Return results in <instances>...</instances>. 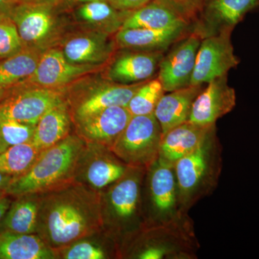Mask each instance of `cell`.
<instances>
[{"label":"cell","mask_w":259,"mask_h":259,"mask_svg":"<svg viewBox=\"0 0 259 259\" xmlns=\"http://www.w3.org/2000/svg\"><path fill=\"white\" fill-rule=\"evenodd\" d=\"M64 100L62 88L20 83L10 88L9 94L0 102V120H13L36 125L49 109Z\"/></svg>","instance_id":"ba28073f"},{"label":"cell","mask_w":259,"mask_h":259,"mask_svg":"<svg viewBox=\"0 0 259 259\" xmlns=\"http://www.w3.org/2000/svg\"><path fill=\"white\" fill-rule=\"evenodd\" d=\"M10 89H5L0 88V102L9 94Z\"/></svg>","instance_id":"ab89813d"},{"label":"cell","mask_w":259,"mask_h":259,"mask_svg":"<svg viewBox=\"0 0 259 259\" xmlns=\"http://www.w3.org/2000/svg\"><path fill=\"white\" fill-rule=\"evenodd\" d=\"M212 126H201L190 121L174 127L162 136L158 160L174 167L181 158L193 151L203 141Z\"/></svg>","instance_id":"d6986e66"},{"label":"cell","mask_w":259,"mask_h":259,"mask_svg":"<svg viewBox=\"0 0 259 259\" xmlns=\"http://www.w3.org/2000/svg\"><path fill=\"white\" fill-rule=\"evenodd\" d=\"M20 3L21 0H0V14H9L13 8Z\"/></svg>","instance_id":"8d00e7d4"},{"label":"cell","mask_w":259,"mask_h":259,"mask_svg":"<svg viewBox=\"0 0 259 259\" xmlns=\"http://www.w3.org/2000/svg\"><path fill=\"white\" fill-rule=\"evenodd\" d=\"M258 7V0H206L201 10L205 26L197 30L206 36L226 29L233 28L243 20L247 13Z\"/></svg>","instance_id":"ffe728a7"},{"label":"cell","mask_w":259,"mask_h":259,"mask_svg":"<svg viewBox=\"0 0 259 259\" xmlns=\"http://www.w3.org/2000/svg\"><path fill=\"white\" fill-rule=\"evenodd\" d=\"M164 94V90L158 77L148 80L138 89L126 107L132 116L153 114Z\"/></svg>","instance_id":"4dcf8cb0"},{"label":"cell","mask_w":259,"mask_h":259,"mask_svg":"<svg viewBox=\"0 0 259 259\" xmlns=\"http://www.w3.org/2000/svg\"><path fill=\"white\" fill-rule=\"evenodd\" d=\"M159 51H130L114 59L107 71V79L122 84L144 82L158 71L163 58Z\"/></svg>","instance_id":"e0dca14e"},{"label":"cell","mask_w":259,"mask_h":259,"mask_svg":"<svg viewBox=\"0 0 259 259\" xmlns=\"http://www.w3.org/2000/svg\"><path fill=\"white\" fill-rule=\"evenodd\" d=\"M171 4L185 15L189 20L195 18L205 3L206 0H168Z\"/></svg>","instance_id":"836d02e7"},{"label":"cell","mask_w":259,"mask_h":259,"mask_svg":"<svg viewBox=\"0 0 259 259\" xmlns=\"http://www.w3.org/2000/svg\"><path fill=\"white\" fill-rule=\"evenodd\" d=\"M25 47L10 15L0 14V59L15 55Z\"/></svg>","instance_id":"d6a6232c"},{"label":"cell","mask_w":259,"mask_h":259,"mask_svg":"<svg viewBox=\"0 0 259 259\" xmlns=\"http://www.w3.org/2000/svg\"><path fill=\"white\" fill-rule=\"evenodd\" d=\"M44 51L25 47L0 61V88L10 89L23 83L35 72Z\"/></svg>","instance_id":"83f0119b"},{"label":"cell","mask_w":259,"mask_h":259,"mask_svg":"<svg viewBox=\"0 0 259 259\" xmlns=\"http://www.w3.org/2000/svg\"><path fill=\"white\" fill-rule=\"evenodd\" d=\"M13 179V177L0 171V196L5 194V190Z\"/></svg>","instance_id":"74e56055"},{"label":"cell","mask_w":259,"mask_h":259,"mask_svg":"<svg viewBox=\"0 0 259 259\" xmlns=\"http://www.w3.org/2000/svg\"><path fill=\"white\" fill-rule=\"evenodd\" d=\"M222 167V146L214 125L193 151L174 166L184 212L188 214L201 199L214 192L219 184Z\"/></svg>","instance_id":"277c9868"},{"label":"cell","mask_w":259,"mask_h":259,"mask_svg":"<svg viewBox=\"0 0 259 259\" xmlns=\"http://www.w3.org/2000/svg\"><path fill=\"white\" fill-rule=\"evenodd\" d=\"M162 136L154 114L132 116L110 150L127 166L147 169L158 160Z\"/></svg>","instance_id":"52a82bcc"},{"label":"cell","mask_w":259,"mask_h":259,"mask_svg":"<svg viewBox=\"0 0 259 259\" xmlns=\"http://www.w3.org/2000/svg\"><path fill=\"white\" fill-rule=\"evenodd\" d=\"M54 5L23 2L10 12L25 47L44 52L57 38L59 30L52 10Z\"/></svg>","instance_id":"9c48e42d"},{"label":"cell","mask_w":259,"mask_h":259,"mask_svg":"<svg viewBox=\"0 0 259 259\" xmlns=\"http://www.w3.org/2000/svg\"><path fill=\"white\" fill-rule=\"evenodd\" d=\"M100 66L73 64L66 59L60 49L50 48L42 53L35 72L21 83L44 88H64L81 76L96 71Z\"/></svg>","instance_id":"5bb4252c"},{"label":"cell","mask_w":259,"mask_h":259,"mask_svg":"<svg viewBox=\"0 0 259 259\" xmlns=\"http://www.w3.org/2000/svg\"><path fill=\"white\" fill-rule=\"evenodd\" d=\"M56 252L36 233L0 231V259H54Z\"/></svg>","instance_id":"d4e9b609"},{"label":"cell","mask_w":259,"mask_h":259,"mask_svg":"<svg viewBox=\"0 0 259 259\" xmlns=\"http://www.w3.org/2000/svg\"><path fill=\"white\" fill-rule=\"evenodd\" d=\"M146 171L129 166L120 180L100 192L102 233L115 243L119 258L145 228L142 186Z\"/></svg>","instance_id":"7a4b0ae2"},{"label":"cell","mask_w":259,"mask_h":259,"mask_svg":"<svg viewBox=\"0 0 259 259\" xmlns=\"http://www.w3.org/2000/svg\"><path fill=\"white\" fill-rule=\"evenodd\" d=\"M73 1L78 2V3H89V2L100 1V0H73ZM105 1H107V0H105Z\"/></svg>","instance_id":"60d3db41"},{"label":"cell","mask_w":259,"mask_h":259,"mask_svg":"<svg viewBox=\"0 0 259 259\" xmlns=\"http://www.w3.org/2000/svg\"><path fill=\"white\" fill-rule=\"evenodd\" d=\"M202 38V34L196 30L179 40L170 52L163 56L158 67V79L165 93L190 86Z\"/></svg>","instance_id":"4fadbf2b"},{"label":"cell","mask_w":259,"mask_h":259,"mask_svg":"<svg viewBox=\"0 0 259 259\" xmlns=\"http://www.w3.org/2000/svg\"><path fill=\"white\" fill-rule=\"evenodd\" d=\"M22 3H48L55 4L58 0H21Z\"/></svg>","instance_id":"f35d334b"},{"label":"cell","mask_w":259,"mask_h":259,"mask_svg":"<svg viewBox=\"0 0 259 259\" xmlns=\"http://www.w3.org/2000/svg\"><path fill=\"white\" fill-rule=\"evenodd\" d=\"M258 7H259V0H258Z\"/></svg>","instance_id":"b9f144b4"},{"label":"cell","mask_w":259,"mask_h":259,"mask_svg":"<svg viewBox=\"0 0 259 259\" xmlns=\"http://www.w3.org/2000/svg\"><path fill=\"white\" fill-rule=\"evenodd\" d=\"M199 248L194 232L174 226L146 228L126 247L121 258L195 259Z\"/></svg>","instance_id":"8992f818"},{"label":"cell","mask_w":259,"mask_h":259,"mask_svg":"<svg viewBox=\"0 0 259 259\" xmlns=\"http://www.w3.org/2000/svg\"><path fill=\"white\" fill-rule=\"evenodd\" d=\"M236 105L234 89L228 84L227 76L207 83L192 105L189 121L201 126L215 125L218 119L231 112Z\"/></svg>","instance_id":"2e32d148"},{"label":"cell","mask_w":259,"mask_h":259,"mask_svg":"<svg viewBox=\"0 0 259 259\" xmlns=\"http://www.w3.org/2000/svg\"><path fill=\"white\" fill-rule=\"evenodd\" d=\"M116 10L130 12L148 4L153 0H107Z\"/></svg>","instance_id":"e575fe53"},{"label":"cell","mask_w":259,"mask_h":259,"mask_svg":"<svg viewBox=\"0 0 259 259\" xmlns=\"http://www.w3.org/2000/svg\"><path fill=\"white\" fill-rule=\"evenodd\" d=\"M110 35L91 31L69 37L62 47L63 54L69 62L101 66L113 52Z\"/></svg>","instance_id":"44dd1931"},{"label":"cell","mask_w":259,"mask_h":259,"mask_svg":"<svg viewBox=\"0 0 259 259\" xmlns=\"http://www.w3.org/2000/svg\"><path fill=\"white\" fill-rule=\"evenodd\" d=\"M127 13L116 10L107 1L100 0L83 3L76 15L93 31L111 35L122 28Z\"/></svg>","instance_id":"4316f807"},{"label":"cell","mask_w":259,"mask_h":259,"mask_svg":"<svg viewBox=\"0 0 259 259\" xmlns=\"http://www.w3.org/2000/svg\"><path fill=\"white\" fill-rule=\"evenodd\" d=\"M190 20L168 0H153L127 12L121 29L148 28L168 30L187 28Z\"/></svg>","instance_id":"ac0fdd59"},{"label":"cell","mask_w":259,"mask_h":259,"mask_svg":"<svg viewBox=\"0 0 259 259\" xmlns=\"http://www.w3.org/2000/svg\"><path fill=\"white\" fill-rule=\"evenodd\" d=\"M131 117L126 107H108L74 122L75 134L86 144L100 145L111 149Z\"/></svg>","instance_id":"9a60e30c"},{"label":"cell","mask_w":259,"mask_h":259,"mask_svg":"<svg viewBox=\"0 0 259 259\" xmlns=\"http://www.w3.org/2000/svg\"><path fill=\"white\" fill-rule=\"evenodd\" d=\"M186 28H177L168 30L120 29L116 33L115 42L120 49L163 52L174 42L183 37Z\"/></svg>","instance_id":"603a6c76"},{"label":"cell","mask_w":259,"mask_h":259,"mask_svg":"<svg viewBox=\"0 0 259 259\" xmlns=\"http://www.w3.org/2000/svg\"><path fill=\"white\" fill-rule=\"evenodd\" d=\"M40 202V194L16 197L5 214L0 231L21 234L36 233Z\"/></svg>","instance_id":"484cf974"},{"label":"cell","mask_w":259,"mask_h":259,"mask_svg":"<svg viewBox=\"0 0 259 259\" xmlns=\"http://www.w3.org/2000/svg\"><path fill=\"white\" fill-rule=\"evenodd\" d=\"M85 146L75 134L44 150L26 173L12 180L5 194L16 197L42 194L72 182Z\"/></svg>","instance_id":"3957f363"},{"label":"cell","mask_w":259,"mask_h":259,"mask_svg":"<svg viewBox=\"0 0 259 259\" xmlns=\"http://www.w3.org/2000/svg\"><path fill=\"white\" fill-rule=\"evenodd\" d=\"M128 168L110 148L86 144L79 159L75 181L101 192L120 180Z\"/></svg>","instance_id":"7c38bea8"},{"label":"cell","mask_w":259,"mask_h":259,"mask_svg":"<svg viewBox=\"0 0 259 259\" xmlns=\"http://www.w3.org/2000/svg\"><path fill=\"white\" fill-rule=\"evenodd\" d=\"M92 237L82 238L58 250V258L106 259L111 258L112 256L119 258L118 250L113 241L108 240L103 243L92 239Z\"/></svg>","instance_id":"f546056e"},{"label":"cell","mask_w":259,"mask_h":259,"mask_svg":"<svg viewBox=\"0 0 259 259\" xmlns=\"http://www.w3.org/2000/svg\"><path fill=\"white\" fill-rule=\"evenodd\" d=\"M144 82L122 84L106 79L83 87L81 91L73 94L67 102L73 123L108 107H126Z\"/></svg>","instance_id":"8fae6325"},{"label":"cell","mask_w":259,"mask_h":259,"mask_svg":"<svg viewBox=\"0 0 259 259\" xmlns=\"http://www.w3.org/2000/svg\"><path fill=\"white\" fill-rule=\"evenodd\" d=\"M35 125L13 120H0V153L16 145L30 142Z\"/></svg>","instance_id":"1f68e13d"},{"label":"cell","mask_w":259,"mask_h":259,"mask_svg":"<svg viewBox=\"0 0 259 259\" xmlns=\"http://www.w3.org/2000/svg\"><path fill=\"white\" fill-rule=\"evenodd\" d=\"M142 207L145 228L174 226L194 232L192 219L181 207L174 167L158 160L145 174Z\"/></svg>","instance_id":"5b68a950"},{"label":"cell","mask_w":259,"mask_h":259,"mask_svg":"<svg viewBox=\"0 0 259 259\" xmlns=\"http://www.w3.org/2000/svg\"><path fill=\"white\" fill-rule=\"evenodd\" d=\"M40 195L36 234L56 252L102 233L100 192L74 180Z\"/></svg>","instance_id":"6da1fadb"},{"label":"cell","mask_w":259,"mask_h":259,"mask_svg":"<svg viewBox=\"0 0 259 259\" xmlns=\"http://www.w3.org/2000/svg\"><path fill=\"white\" fill-rule=\"evenodd\" d=\"M40 152L32 141L8 148L0 153V171L13 178L22 176L31 168Z\"/></svg>","instance_id":"f1b7e54d"},{"label":"cell","mask_w":259,"mask_h":259,"mask_svg":"<svg viewBox=\"0 0 259 259\" xmlns=\"http://www.w3.org/2000/svg\"><path fill=\"white\" fill-rule=\"evenodd\" d=\"M232 30H223L202 39L190 86H202L227 76L230 70L237 67L240 60L232 45Z\"/></svg>","instance_id":"30bf717a"},{"label":"cell","mask_w":259,"mask_h":259,"mask_svg":"<svg viewBox=\"0 0 259 259\" xmlns=\"http://www.w3.org/2000/svg\"><path fill=\"white\" fill-rule=\"evenodd\" d=\"M72 122L69 105L64 100L42 116L35 125L32 142L41 151L50 148L71 134Z\"/></svg>","instance_id":"cb8c5ba5"},{"label":"cell","mask_w":259,"mask_h":259,"mask_svg":"<svg viewBox=\"0 0 259 259\" xmlns=\"http://www.w3.org/2000/svg\"><path fill=\"white\" fill-rule=\"evenodd\" d=\"M12 202L11 196L7 194L0 196V227Z\"/></svg>","instance_id":"d590c367"},{"label":"cell","mask_w":259,"mask_h":259,"mask_svg":"<svg viewBox=\"0 0 259 259\" xmlns=\"http://www.w3.org/2000/svg\"><path fill=\"white\" fill-rule=\"evenodd\" d=\"M202 89L203 85L189 86L161 97L153 114L161 125L163 135L189 121L194 100Z\"/></svg>","instance_id":"7402d4cb"}]
</instances>
